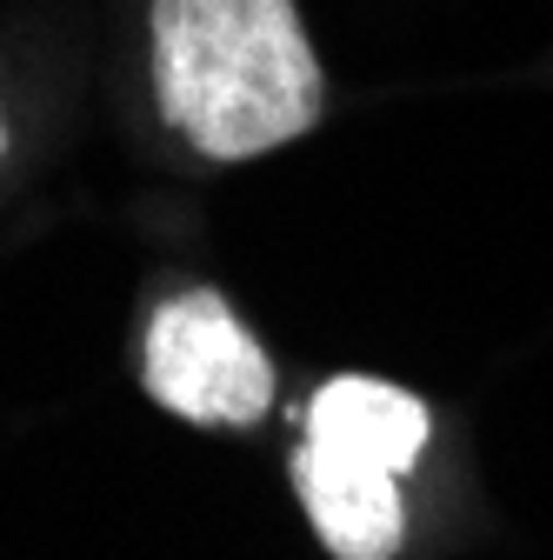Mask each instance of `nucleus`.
<instances>
[{"label": "nucleus", "mask_w": 553, "mask_h": 560, "mask_svg": "<svg viewBox=\"0 0 553 560\" xmlns=\"http://www.w3.org/2000/svg\"><path fill=\"white\" fill-rule=\"evenodd\" d=\"M161 114L200 161H254L301 140L327 81L294 0H154Z\"/></svg>", "instance_id": "1"}, {"label": "nucleus", "mask_w": 553, "mask_h": 560, "mask_svg": "<svg viewBox=\"0 0 553 560\" xmlns=\"http://www.w3.org/2000/svg\"><path fill=\"white\" fill-rule=\"evenodd\" d=\"M141 374L148 394L193 428H254L273 407L267 347L214 288H187L154 314Z\"/></svg>", "instance_id": "2"}, {"label": "nucleus", "mask_w": 553, "mask_h": 560, "mask_svg": "<svg viewBox=\"0 0 553 560\" xmlns=\"http://www.w3.org/2000/svg\"><path fill=\"white\" fill-rule=\"evenodd\" d=\"M294 494L320 534V547L333 560H393L400 534H407V508H400V474L340 460L314 441H301L294 454Z\"/></svg>", "instance_id": "3"}, {"label": "nucleus", "mask_w": 553, "mask_h": 560, "mask_svg": "<svg viewBox=\"0 0 553 560\" xmlns=\"http://www.w3.org/2000/svg\"><path fill=\"white\" fill-rule=\"evenodd\" d=\"M427 434H434L427 407L374 374H340L307 400V441L380 474H407L427 454Z\"/></svg>", "instance_id": "4"}, {"label": "nucleus", "mask_w": 553, "mask_h": 560, "mask_svg": "<svg viewBox=\"0 0 553 560\" xmlns=\"http://www.w3.org/2000/svg\"><path fill=\"white\" fill-rule=\"evenodd\" d=\"M8 148H14V127H8V107H0V161H8Z\"/></svg>", "instance_id": "5"}]
</instances>
